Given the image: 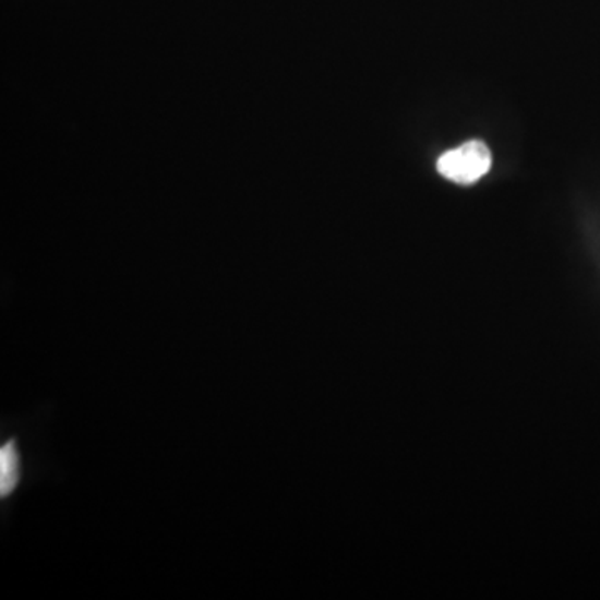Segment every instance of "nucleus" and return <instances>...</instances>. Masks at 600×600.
I'll list each match as a JSON object with an SVG mask.
<instances>
[{
  "mask_svg": "<svg viewBox=\"0 0 600 600\" xmlns=\"http://www.w3.org/2000/svg\"><path fill=\"white\" fill-rule=\"evenodd\" d=\"M22 479L21 454L15 441L5 442L0 448V495L12 494Z\"/></svg>",
  "mask_w": 600,
  "mask_h": 600,
  "instance_id": "nucleus-2",
  "label": "nucleus"
},
{
  "mask_svg": "<svg viewBox=\"0 0 600 600\" xmlns=\"http://www.w3.org/2000/svg\"><path fill=\"white\" fill-rule=\"evenodd\" d=\"M492 154L488 145L480 141H469L459 147L442 154L437 160V170L460 185H470L482 179L491 170Z\"/></svg>",
  "mask_w": 600,
  "mask_h": 600,
  "instance_id": "nucleus-1",
  "label": "nucleus"
}]
</instances>
